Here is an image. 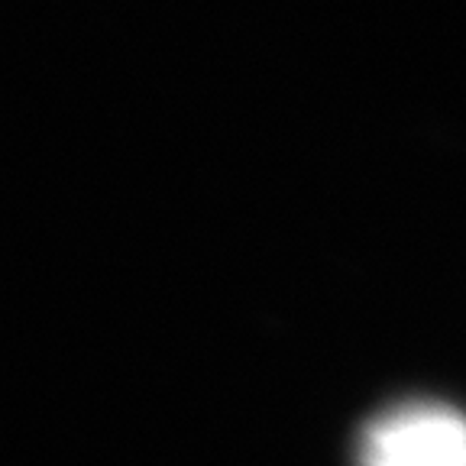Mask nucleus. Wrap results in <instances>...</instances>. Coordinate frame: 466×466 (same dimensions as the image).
Returning a JSON list of instances; mask_svg holds the SVG:
<instances>
[{
    "mask_svg": "<svg viewBox=\"0 0 466 466\" xmlns=\"http://www.w3.org/2000/svg\"><path fill=\"white\" fill-rule=\"evenodd\" d=\"M357 466H466V411L437 399L395 401L363 424Z\"/></svg>",
    "mask_w": 466,
    "mask_h": 466,
    "instance_id": "nucleus-1",
    "label": "nucleus"
}]
</instances>
